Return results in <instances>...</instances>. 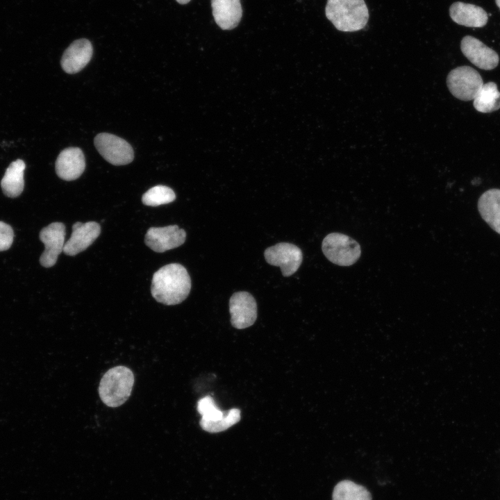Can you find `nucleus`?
<instances>
[{"mask_svg":"<svg viewBox=\"0 0 500 500\" xmlns=\"http://www.w3.org/2000/svg\"><path fill=\"white\" fill-rule=\"evenodd\" d=\"M190 289V277L179 263L166 265L153 274L151 292L158 302L168 306L178 304L188 297Z\"/></svg>","mask_w":500,"mask_h":500,"instance_id":"1","label":"nucleus"},{"mask_svg":"<svg viewBox=\"0 0 500 500\" xmlns=\"http://www.w3.org/2000/svg\"><path fill=\"white\" fill-rule=\"evenodd\" d=\"M325 14L334 26L343 32L361 30L369 19L364 0H327Z\"/></svg>","mask_w":500,"mask_h":500,"instance_id":"2","label":"nucleus"},{"mask_svg":"<svg viewBox=\"0 0 500 500\" xmlns=\"http://www.w3.org/2000/svg\"><path fill=\"white\" fill-rule=\"evenodd\" d=\"M134 383L133 372L124 366L108 370L101 379L99 394L101 401L109 407H118L128 399Z\"/></svg>","mask_w":500,"mask_h":500,"instance_id":"3","label":"nucleus"},{"mask_svg":"<svg viewBox=\"0 0 500 500\" xmlns=\"http://www.w3.org/2000/svg\"><path fill=\"white\" fill-rule=\"evenodd\" d=\"M322 249L325 256L333 263L340 266H350L360 258L359 244L349 236L331 233L322 241Z\"/></svg>","mask_w":500,"mask_h":500,"instance_id":"4","label":"nucleus"},{"mask_svg":"<svg viewBox=\"0 0 500 500\" xmlns=\"http://www.w3.org/2000/svg\"><path fill=\"white\" fill-rule=\"evenodd\" d=\"M447 85L456 98L462 101L474 99L483 85L480 74L469 66L458 67L449 73Z\"/></svg>","mask_w":500,"mask_h":500,"instance_id":"5","label":"nucleus"},{"mask_svg":"<svg viewBox=\"0 0 500 500\" xmlns=\"http://www.w3.org/2000/svg\"><path fill=\"white\" fill-rule=\"evenodd\" d=\"M94 146L102 157L114 165H124L134 158L132 147L124 139L108 133L98 134Z\"/></svg>","mask_w":500,"mask_h":500,"instance_id":"6","label":"nucleus"},{"mask_svg":"<svg viewBox=\"0 0 500 500\" xmlns=\"http://www.w3.org/2000/svg\"><path fill=\"white\" fill-rule=\"evenodd\" d=\"M264 256L267 263L280 267L283 276L294 274L303 260L301 250L288 242H281L267 248Z\"/></svg>","mask_w":500,"mask_h":500,"instance_id":"7","label":"nucleus"},{"mask_svg":"<svg viewBox=\"0 0 500 500\" xmlns=\"http://www.w3.org/2000/svg\"><path fill=\"white\" fill-rule=\"evenodd\" d=\"M65 235V226L62 222H53L41 230L40 239L44 244L40 258L42 266L51 267L56 263L58 256L63 251Z\"/></svg>","mask_w":500,"mask_h":500,"instance_id":"8","label":"nucleus"},{"mask_svg":"<svg viewBox=\"0 0 500 500\" xmlns=\"http://www.w3.org/2000/svg\"><path fill=\"white\" fill-rule=\"evenodd\" d=\"M229 311L231 324L238 329L251 326L257 318L256 300L247 292H238L231 296L229 301Z\"/></svg>","mask_w":500,"mask_h":500,"instance_id":"9","label":"nucleus"},{"mask_svg":"<svg viewBox=\"0 0 500 500\" xmlns=\"http://www.w3.org/2000/svg\"><path fill=\"white\" fill-rule=\"evenodd\" d=\"M186 238L185 231L177 225L165 227H151L144 238L145 244L153 251L162 253L183 244Z\"/></svg>","mask_w":500,"mask_h":500,"instance_id":"10","label":"nucleus"},{"mask_svg":"<svg viewBox=\"0 0 500 500\" xmlns=\"http://www.w3.org/2000/svg\"><path fill=\"white\" fill-rule=\"evenodd\" d=\"M460 49L464 56L481 69L491 70L499 64L497 53L473 36L464 37L460 42Z\"/></svg>","mask_w":500,"mask_h":500,"instance_id":"11","label":"nucleus"},{"mask_svg":"<svg viewBox=\"0 0 500 500\" xmlns=\"http://www.w3.org/2000/svg\"><path fill=\"white\" fill-rule=\"evenodd\" d=\"M100 233V225L96 222H76L72 226L70 238L65 243L63 252L73 256L85 251L95 241Z\"/></svg>","mask_w":500,"mask_h":500,"instance_id":"12","label":"nucleus"},{"mask_svg":"<svg viewBox=\"0 0 500 500\" xmlns=\"http://www.w3.org/2000/svg\"><path fill=\"white\" fill-rule=\"evenodd\" d=\"M92 53V45L88 40H76L65 51L60 61L61 67L68 74H76L88 64Z\"/></svg>","mask_w":500,"mask_h":500,"instance_id":"13","label":"nucleus"},{"mask_svg":"<svg viewBox=\"0 0 500 500\" xmlns=\"http://www.w3.org/2000/svg\"><path fill=\"white\" fill-rule=\"evenodd\" d=\"M56 172L65 181L78 178L85 168V157L78 147H69L62 150L56 161Z\"/></svg>","mask_w":500,"mask_h":500,"instance_id":"14","label":"nucleus"},{"mask_svg":"<svg viewBox=\"0 0 500 500\" xmlns=\"http://www.w3.org/2000/svg\"><path fill=\"white\" fill-rule=\"evenodd\" d=\"M449 15L454 22L467 27H483L488 19L487 12L481 7L460 1L450 6Z\"/></svg>","mask_w":500,"mask_h":500,"instance_id":"15","label":"nucleus"},{"mask_svg":"<svg viewBox=\"0 0 500 500\" xmlns=\"http://www.w3.org/2000/svg\"><path fill=\"white\" fill-rule=\"evenodd\" d=\"M212 15L217 24L223 30L235 28L242 17L240 0H211Z\"/></svg>","mask_w":500,"mask_h":500,"instance_id":"16","label":"nucleus"},{"mask_svg":"<svg viewBox=\"0 0 500 500\" xmlns=\"http://www.w3.org/2000/svg\"><path fill=\"white\" fill-rule=\"evenodd\" d=\"M478 210L482 219L500 235V189L483 192L478 200Z\"/></svg>","mask_w":500,"mask_h":500,"instance_id":"17","label":"nucleus"},{"mask_svg":"<svg viewBox=\"0 0 500 500\" xmlns=\"http://www.w3.org/2000/svg\"><path fill=\"white\" fill-rule=\"evenodd\" d=\"M26 165L22 160L13 161L7 168L1 181L3 194L11 198L21 194L24 190V172Z\"/></svg>","mask_w":500,"mask_h":500,"instance_id":"18","label":"nucleus"},{"mask_svg":"<svg viewBox=\"0 0 500 500\" xmlns=\"http://www.w3.org/2000/svg\"><path fill=\"white\" fill-rule=\"evenodd\" d=\"M474 108L483 113L492 112L500 108V92L494 82L483 85L473 99Z\"/></svg>","mask_w":500,"mask_h":500,"instance_id":"19","label":"nucleus"},{"mask_svg":"<svg viewBox=\"0 0 500 500\" xmlns=\"http://www.w3.org/2000/svg\"><path fill=\"white\" fill-rule=\"evenodd\" d=\"M333 500H372L369 492L363 486L353 481L344 480L334 488Z\"/></svg>","mask_w":500,"mask_h":500,"instance_id":"20","label":"nucleus"},{"mask_svg":"<svg viewBox=\"0 0 500 500\" xmlns=\"http://www.w3.org/2000/svg\"><path fill=\"white\" fill-rule=\"evenodd\" d=\"M176 199L174 192L170 188L158 185L148 190L142 197V203L146 206H158L174 201Z\"/></svg>","mask_w":500,"mask_h":500,"instance_id":"21","label":"nucleus"},{"mask_svg":"<svg viewBox=\"0 0 500 500\" xmlns=\"http://www.w3.org/2000/svg\"><path fill=\"white\" fill-rule=\"evenodd\" d=\"M197 410L201 415L199 423H215L225 417L226 411L221 410L215 404L213 398L206 396L197 402Z\"/></svg>","mask_w":500,"mask_h":500,"instance_id":"22","label":"nucleus"},{"mask_svg":"<svg viewBox=\"0 0 500 500\" xmlns=\"http://www.w3.org/2000/svg\"><path fill=\"white\" fill-rule=\"evenodd\" d=\"M240 420V410L232 408L226 411L224 419L215 423H199L202 429L210 433H219L227 430Z\"/></svg>","mask_w":500,"mask_h":500,"instance_id":"23","label":"nucleus"},{"mask_svg":"<svg viewBox=\"0 0 500 500\" xmlns=\"http://www.w3.org/2000/svg\"><path fill=\"white\" fill-rule=\"evenodd\" d=\"M14 232L12 227L0 221V251L8 250L12 245Z\"/></svg>","mask_w":500,"mask_h":500,"instance_id":"24","label":"nucleus"},{"mask_svg":"<svg viewBox=\"0 0 500 500\" xmlns=\"http://www.w3.org/2000/svg\"><path fill=\"white\" fill-rule=\"evenodd\" d=\"M180 4H186L190 1V0H176Z\"/></svg>","mask_w":500,"mask_h":500,"instance_id":"25","label":"nucleus"},{"mask_svg":"<svg viewBox=\"0 0 500 500\" xmlns=\"http://www.w3.org/2000/svg\"><path fill=\"white\" fill-rule=\"evenodd\" d=\"M495 2H496L497 6L500 9V0H495Z\"/></svg>","mask_w":500,"mask_h":500,"instance_id":"26","label":"nucleus"}]
</instances>
